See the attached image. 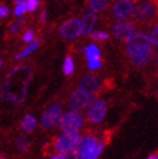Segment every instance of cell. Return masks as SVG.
<instances>
[{"instance_id": "ffe728a7", "label": "cell", "mask_w": 158, "mask_h": 159, "mask_svg": "<svg viewBox=\"0 0 158 159\" xmlns=\"http://www.w3.org/2000/svg\"><path fill=\"white\" fill-rule=\"evenodd\" d=\"M15 146L17 148L18 151L21 152H27L28 150H30V140H28L25 135H21L18 138L16 139L15 141Z\"/></svg>"}, {"instance_id": "d4e9b609", "label": "cell", "mask_w": 158, "mask_h": 159, "mask_svg": "<svg viewBox=\"0 0 158 159\" xmlns=\"http://www.w3.org/2000/svg\"><path fill=\"white\" fill-rule=\"evenodd\" d=\"M149 39H150V42H151L152 45L158 46V25H156L154 27V30L149 35Z\"/></svg>"}, {"instance_id": "277c9868", "label": "cell", "mask_w": 158, "mask_h": 159, "mask_svg": "<svg viewBox=\"0 0 158 159\" xmlns=\"http://www.w3.org/2000/svg\"><path fill=\"white\" fill-rule=\"evenodd\" d=\"M152 50L149 35L143 32H134L125 41V51L129 57L141 54Z\"/></svg>"}, {"instance_id": "7c38bea8", "label": "cell", "mask_w": 158, "mask_h": 159, "mask_svg": "<svg viewBox=\"0 0 158 159\" xmlns=\"http://www.w3.org/2000/svg\"><path fill=\"white\" fill-rule=\"evenodd\" d=\"M91 96L88 95L87 93L82 92L80 89H77L68 98V107L71 111H79L85 108L87 105L91 103Z\"/></svg>"}, {"instance_id": "ac0fdd59", "label": "cell", "mask_w": 158, "mask_h": 159, "mask_svg": "<svg viewBox=\"0 0 158 159\" xmlns=\"http://www.w3.org/2000/svg\"><path fill=\"white\" fill-rule=\"evenodd\" d=\"M40 44H41V41H40V40L33 41L30 45L26 46V48H25L21 52H19L18 54L16 55L15 59H16V60H21V59H24V58H26V57H28V55L32 54L34 51H36V50L39 49Z\"/></svg>"}, {"instance_id": "5bb4252c", "label": "cell", "mask_w": 158, "mask_h": 159, "mask_svg": "<svg viewBox=\"0 0 158 159\" xmlns=\"http://www.w3.org/2000/svg\"><path fill=\"white\" fill-rule=\"evenodd\" d=\"M84 52H85L86 60H87V64L91 70H95V69H100L102 67V59H100V50L97 45L95 44H91L84 48Z\"/></svg>"}, {"instance_id": "9a60e30c", "label": "cell", "mask_w": 158, "mask_h": 159, "mask_svg": "<svg viewBox=\"0 0 158 159\" xmlns=\"http://www.w3.org/2000/svg\"><path fill=\"white\" fill-rule=\"evenodd\" d=\"M97 14L91 10L86 11L82 16V18L80 19V24H81V35L84 36H88L94 30V26L96 25L97 21Z\"/></svg>"}, {"instance_id": "1f68e13d", "label": "cell", "mask_w": 158, "mask_h": 159, "mask_svg": "<svg viewBox=\"0 0 158 159\" xmlns=\"http://www.w3.org/2000/svg\"><path fill=\"white\" fill-rule=\"evenodd\" d=\"M146 159H158V152L152 153V155H150V156L147 157Z\"/></svg>"}, {"instance_id": "f1b7e54d", "label": "cell", "mask_w": 158, "mask_h": 159, "mask_svg": "<svg viewBox=\"0 0 158 159\" xmlns=\"http://www.w3.org/2000/svg\"><path fill=\"white\" fill-rule=\"evenodd\" d=\"M67 153H64V152H58L57 155L52 156L50 159H66V158H67Z\"/></svg>"}, {"instance_id": "7a4b0ae2", "label": "cell", "mask_w": 158, "mask_h": 159, "mask_svg": "<svg viewBox=\"0 0 158 159\" xmlns=\"http://www.w3.org/2000/svg\"><path fill=\"white\" fill-rule=\"evenodd\" d=\"M105 148V141L98 139L95 134H85L80 137L75 147L77 159H98Z\"/></svg>"}, {"instance_id": "f546056e", "label": "cell", "mask_w": 158, "mask_h": 159, "mask_svg": "<svg viewBox=\"0 0 158 159\" xmlns=\"http://www.w3.org/2000/svg\"><path fill=\"white\" fill-rule=\"evenodd\" d=\"M46 15H48V14H46L45 10H43V11L41 12V15H40V23H41V24H44L46 21Z\"/></svg>"}, {"instance_id": "8fae6325", "label": "cell", "mask_w": 158, "mask_h": 159, "mask_svg": "<svg viewBox=\"0 0 158 159\" xmlns=\"http://www.w3.org/2000/svg\"><path fill=\"white\" fill-rule=\"evenodd\" d=\"M134 2L132 0H116L111 8V14L118 20H125L132 16Z\"/></svg>"}, {"instance_id": "9c48e42d", "label": "cell", "mask_w": 158, "mask_h": 159, "mask_svg": "<svg viewBox=\"0 0 158 159\" xmlns=\"http://www.w3.org/2000/svg\"><path fill=\"white\" fill-rule=\"evenodd\" d=\"M59 33L64 40H75L79 35H81V24L80 19L73 17L63 21L59 28Z\"/></svg>"}, {"instance_id": "d590c367", "label": "cell", "mask_w": 158, "mask_h": 159, "mask_svg": "<svg viewBox=\"0 0 158 159\" xmlns=\"http://www.w3.org/2000/svg\"><path fill=\"white\" fill-rule=\"evenodd\" d=\"M156 60H157V64H158V52H157V55H156Z\"/></svg>"}, {"instance_id": "4316f807", "label": "cell", "mask_w": 158, "mask_h": 159, "mask_svg": "<svg viewBox=\"0 0 158 159\" xmlns=\"http://www.w3.org/2000/svg\"><path fill=\"white\" fill-rule=\"evenodd\" d=\"M21 25H19L17 21L12 23L9 26V33L12 34V35H17V34L21 32Z\"/></svg>"}, {"instance_id": "3957f363", "label": "cell", "mask_w": 158, "mask_h": 159, "mask_svg": "<svg viewBox=\"0 0 158 159\" xmlns=\"http://www.w3.org/2000/svg\"><path fill=\"white\" fill-rule=\"evenodd\" d=\"M133 18L139 23H150L158 18L157 0H137L134 2Z\"/></svg>"}, {"instance_id": "4dcf8cb0", "label": "cell", "mask_w": 158, "mask_h": 159, "mask_svg": "<svg viewBox=\"0 0 158 159\" xmlns=\"http://www.w3.org/2000/svg\"><path fill=\"white\" fill-rule=\"evenodd\" d=\"M66 159H77V153L75 150H71L70 152L67 153V158Z\"/></svg>"}, {"instance_id": "52a82bcc", "label": "cell", "mask_w": 158, "mask_h": 159, "mask_svg": "<svg viewBox=\"0 0 158 159\" xmlns=\"http://www.w3.org/2000/svg\"><path fill=\"white\" fill-rule=\"evenodd\" d=\"M87 108L85 111V116L89 123L91 124H98L104 120L107 112V105L106 103L100 99V98H95L91 101Z\"/></svg>"}, {"instance_id": "cb8c5ba5", "label": "cell", "mask_w": 158, "mask_h": 159, "mask_svg": "<svg viewBox=\"0 0 158 159\" xmlns=\"http://www.w3.org/2000/svg\"><path fill=\"white\" fill-rule=\"evenodd\" d=\"M40 6V1L39 0H27L26 1V8H27V11L33 12L39 8Z\"/></svg>"}, {"instance_id": "d6a6232c", "label": "cell", "mask_w": 158, "mask_h": 159, "mask_svg": "<svg viewBox=\"0 0 158 159\" xmlns=\"http://www.w3.org/2000/svg\"><path fill=\"white\" fill-rule=\"evenodd\" d=\"M27 0H14V3L15 5H18V3H26Z\"/></svg>"}, {"instance_id": "e0dca14e", "label": "cell", "mask_w": 158, "mask_h": 159, "mask_svg": "<svg viewBox=\"0 0 158 159\" xmlns=\"http://www.w3.org/2000/svg\"><path fill=\"white\" fill-rule=\"evenodd\" d=\"M36 119L33 116V115H30V114H27V115H25L23 117L21 122V129L25 133H32V132L35 130L36 128Z\"/></svg>"}, {"instance_id": "484cf974", "label": "cell", "mask_w": 158, "mask_h": 159, "mask_svg": "<svg viewBox=\"0 0 158 159\" xmlns=\"http://www.w3.org/2000/svg\"><path fill=\"white\" fill-rule=\"evenodd\" d=\"M26 11H27L26 3H18V5H16V8H15V11H14V14H15V16H18V17H21V16L24 15Z\"/></svg>"}, {"instance_id": "4fadbf2b", "label": "cell", "mask_w": 158, "mask_h": 159, "mask_svg": "<svg viewBox=\"0 0 158 159\" xmlns=\"http://www.w3.org/2000/svg\"><path fill=\"white\" fill-rule=\"evenodd\" d=\"M78 89L82 90V92L87 93L88 95H97V93L100 89V81L98 79V77L94 74H88L86 75L79 83Z\"/></svg>"}, {"instance_id": "44dd1931", "label": "cell", "mask_w": 158, "mask_h": 159, "mask_svg": "<svg viewBox=\"0 0 158 159\" xmlns=\"http://www.w3.org/2000/svg\"><path fill=\"white\" fill-rule=\"evenodd\" d=\"M62 70H63V74L66 76H70L73 72V70H75V63H73V60L70 55H68L67 58L64 59Z\"/></svg>"}, {"instance_id": "ba28073f", "label": "cell", "mask_w": 158, "mask_h": 159, "mask_svg": "<svg viewBox=\"0 0 158 159\" xmlns=\"http://www.w3.org/2000/svg\"><path fill=\"white\" fill-rule=\"evenodd\" d=\"M136 32V24L129 20H118L112 25L111 33L116 40L124 42Z\"/></svg>"}, {"instance_id": "5b68a950", "label": "cell", "mask_w": 158, "mask_h": 159, "mask_svg": "<svg viewBox=\"0 0 158 159\" xmlns=\"http://www.w3.org/2000/svg\"><path fill=\"white\" fill-rule=\"evenodd\" d=\"M85 124V119L77 111H70L59 120V128L63 132H78Z\"/></svg>"}, {"instance_id": "8992f818", "label": "cell", "mask_w": 158, "mask_h": 159, "mask_svg": "<svg viewBox=\"0 0 158 159\" xmlns=\"http://www.w3.org/2000/svg\"><path fill=\"white\" fill-rule=\"evenodd\" d=\"M80 139L79 132H63V134L53 139V150L57 152H70L75 149Z\"/></svg>"}, {"instance_id": "603a6c76", "label": "cell", "mask_w": 158, "mask_h": 159, "mask_svg": "<svg viewBox=\"0 0 158 159\" xmlns=\"http://www.w3.org/2000/svg\"><path fill=\"white\" fill-rule=\"evenodd\" d=\"M34 37H35V32L33 30H27L25 31V33L23 34V41L25 43H32L34 41Z\"/></svg>"}, {"instance_id": "e575fe53", "label": "cell", "mask_w": 158, "mask_h": 159, "mask_svg": "<svg viewBox=\"0 0 158 159\" xmlns=\"http://www.w3.org/2000/svg\"><path fill=\"white\" fill-rule=\"evenodd\" d=\"M2 66H3V60H2V58L0 57V70H1V68H2Z\"/></svg>"}, {"instance_id": "6da1fadb", "label": "cell", "mask_w": 158, "mask_h": 159, "mask_svg": "<svg viewBox=\"0 0 158 159\" xmlns=\"http://www.w3.org/2000/svg\"><path fill=\"white\" fill-rule=\"evenodd\" d=\"M33 77V70L30 66L21 64L12 68L3 79L0 87L1 101L12 105H19L25 101L27 89Z\"/></svg>"}, {"instance_id": "8d00e7d4", "label": "cell", "mask_w": 158, "mask_h": 159, "mask_svg": "<svg viewBox=\"0 0 158 159\" xmlns=\"http://www.w3.org/2000/svg\"><path fill=\"white\" fill-rule=\"evenodd\" d=\"M157 2H158V0H157Z\"/></svg>"}, {"instance_id": "2e32d148", "label": "cell", "mask_w": 158, "mask_h": 159, "mask_svg": "<svg viewBox=\"0 0 158 159\" xmlns=\"http://www.w3.org/2000/svg\"><path fill=\"white\" fill-rule=\"evenodd\" d=\"M152 58H154V51L150 50L148 52L130 57V60H131V63L133 64V66H136V67H143V66L148 64Z\"/></svg>"}, {"instance_id": "7402d4cb", "label": "cell", "mask_w": 158, "mask_h": 159, "mask_svg": "<svg viewBox=\"0 0 158 159\" xmlns=\"http://www.w3.org/2000/svg\"><path fill=\"white\" fill-rule=\"evenodd\" d=\"M91 39L95 42H103L109 39V34L104 31H93L91 33Z\"/></svg>"}, {"instance_id": "d6986e66", "label": "cell", "mask_w": 158, "mask_h": 159, "mask_svg": "<svg viewBox=\"0 0 158 159\" xmlns=\"http://www.w3.org/2000/svg\"><path fill=\"white\" fill-rule=\"evenodd\" d=\"M109 6V0H88V7L91 11H103Z\"/></svg>"}, {"instance_id": "83f0119b", "label": "cell", "mask_w": 158, "mask_h": 159, "mask_svg": "<svg viewBox=\"0 0 158 159\" xmlns=\"http://www.w3.org/2000/svg\"><path fill=\"white\" fill-rule=\"evenodd\" d=\"M9 16V8L5 5L0 6V18H6Z\"/></svg>"}, {"instance_id": "836d02e7", "label": "cell", "mask_w": 158, "mask_h": 159, "mask_svg": "<svg viewBox=\"0 0 158 159\" xmlns=\"http://www.w3.org/2000/svg\"><path fill=\"white\" fill-rule=\"evenodd\" d=\"M0 159H9L8 157L5 155V153H2V152H0Z\"/></svg>"}, {"instance_id": "30bf717a", "label": "cell", "mask_w": 158, "mask_h": 159, "mask_svg": "<svg viewBox=\"0 0 158 159\" xmlns=\"http://www.w3.org/2000/svg\"><path fill=\"white\" fill-rule=\"evenodd\" d=\"M62 111H63V108H62V105L61 104H59V103L52 104L42 114L41 125L44 129L53 128L59 122L60 117L62 116Z\"/></svg>"}]
</instances>
